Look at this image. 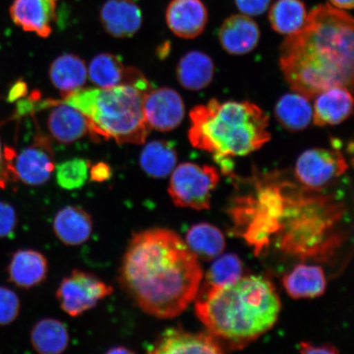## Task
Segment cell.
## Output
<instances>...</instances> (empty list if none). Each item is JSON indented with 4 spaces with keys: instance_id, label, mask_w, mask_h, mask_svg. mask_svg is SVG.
Here are the masks:
<instances>
[{
    "instance_id": "cell-1",
    "label": "cell",
    "mask_w": 354,
    "mask_h": 354,
    "mask_svg": "<svg viewBox=\"0 0 354 354\" xmlns=\"http://www.w3.org/2000/svg\"><path fill=\"white\" fill-rule=\"evenodd\" d=\"M202 279L197 257L179 234L166 228L135 234L119 270L122 289L143 312L160 319L184 312Z\"/></svg>"
},
{
    "instance_id": "cell-2",
    "label": "cell",
    "mask_w": 354,
    "mask_h": 354,
    "mask_svg": "<svg viewBox=\"0 0 354 354\" xmlns=\"http://www.w3.org/2000/svg\"><path fill=\"white\" fill-rule=\"evenodd\" d=\"M353 19L329 3L308 12L298 32L282 43L280 66L288 85L308 99L353 84Z\"/></svg>"
},
{
    "instance_id": "cell-3",
    "label": "cell",
    "mask_w": 354,
    "mask_h": 354,
    "mask_svg": "<svg viewBox=\"0 0 354 354\" xmlns=\"http://www.w3.org/2000/svg\"><path fill=\"white\" fill-rule=\"evenodd\" d=\"M196 313L207 331L233 348L243 347L275 325L280 299L263 277H241L218 289L198 291Z\"/></svg>"
},
{
    "instance_id": "cell-4",
    "label": "cell",
    "mask_w": 354,
    "mask_h": 354,
    "mask_svg": "<svg viewBox=\"0 0 354 354\" xmlns=\"http://www.w3.org/2000/svg\"><path fill=\"white\" fill-rule=\"evenodd\" d=\"M189 118L190 144L214 154L225 174L232 171V158L254 153L272 138L268 114L251 102L212 99L196 106Z\"/></svg>"
},
{
    "instance_id": "cell-5",
    "label": "cell",
    "mask_w": 354,
    "mask_h": 354,
    "mask_svg": "<svg viewBox=\"0 0 354 354\" xmlns=\"http://www.w3.org/2000/svg\"><path fill=\"white\" fill-rule=\"evenodd\" d=\"M152 86L121 85L112 88H81L64 97L90 122V131L119 145L143 144L151 128L145 118L143 103Z\"/></svg>"
},
{
    "instance_id": "cell-6",
    "label": "cell",
    "mask_w": 354,
    "mask_h": 354,
    "mask_svg": "<svg viewBox=\"0 0 354 354\" xmlns=\"http://www.w3.org/2000/svg\"><path fill=\"white\" fill-rule=\"evenodd\" d=\"M219 180V172L216 167L184 162L171 172L168 193L176 206L209 209L212 192Z\"/></svg>"
},
{
    "instance_id": "cell-7",
    "label": "cell",
    "mask_w": 354,
    "mask_h": 354,
    "mask_svg": "<svg viewBox=\"0 0 354 354\" xmlns=\"http://www.w3.org/2000/svg\"><path fill=\"white\" fill-rule=\"evenodd\" d=\"M113 288L91 272L73 270L62 280L56 297L63 311L76 317L94 308L100 300L113 294Z\"/></svg>"
},
{
    "instance_id": "cell-8",
    "label": "cell",
    "mask_w": 354,
    "mask_h": 354,
    "mask_svg": "<svg viewBox=\"0 0 354 354\" xmlns=\"http://www.w3.org/2000/svg\"><path fill=\"white\" fill-rule=\"evenodd\" d=\"M348 162L338 149H310L301 153L296 162V178L304 187L320 190L343 176Z\"/></svg>"
},
{
    "instance_id": "cell-9",
    "label": "cell",
    "mask_w": 354,
    "mask_h": 354,
    "mask_svg": "<svg viewBox=\"0 0 354 354\" xmlns=\"http://www.w3.org/2000/svg\"><path fill=\"white\" fill-rule=\"evenodd\" d=\"M10 167L13 180L19 179L30 187L47 183L55 170L51 149L41 137L34 145L12 156Z\"/></svg>"
},
{
    "instance_id": "cell-10",
    "label": "cell",
    "mask_w": 354,
    "mask_h": 354,
    "mask_svg": "<svg viewBox=\"0 0 354 354\" xmlns=\"http://www.w3.org/2000/svg\"><path fill=\"white\" fill-rule=\"evenodd\" d=\"M144 114L150 128L161 132L176 129L185 118V104L174 88H151L146 93L143 103Z\"/></svg>"
},
{
    "instance_id": "cell-11",
    "label": "cell",
    "mask_w": 354,
    "mask_h": 354,
    "mask_svg": "<svg viewBox=\"0 0 354 354\" xmlns=\"http://www.w3.org/2000/svg\"><path fill=\"white\" fill-rule=\"evenodd\" d=\"M88 77L98 88L121 85L151 86L138 69L126 66L117 55L103 53L96 55L88 65Z\"/></svg>"
},
{
    "instance_id": "cell-12",
    "label": "cell",
    "mask_w": 354,
    "mask_h": 354,
    "mask_svg": "<svg viewBox=\"0 0 354 354\" xmlns=\"http://www.w3.org/2000/svg\"><path fill=\"white\" fill-rule=\"evenodd\" d=\"M223 345L209 332L193 333L171 328L163 332L149 349L152 354L223 353Z\"/></svg>"
},
{
    "instance_id": "cell-13",
    "label": "cell",
    "mask_w": 354,
    "mask_h": 354,
    "mask_svg": "<svg viewBox=\"0 0 354 354\" xmlns=\"http://www.w3.org/2000/svg\"><path fill=\"white\" fill-rule=\"evenodd\" d=\"M59 0H13L10 12L13 22L25 32L46 38L52 32Z\"/></svg>"
},
{
    "instance_id": "cell-14",
    "label": "cell",
    "mask_w": 354,
    "mask_h": 354,
    "mask_svg": "<svg viewBox=\"0 0 354 354\" xmlns=\"http://www.w3.org/2000/svg\"><path fill=\"white\" fill-rule=\"evenodd\" d=\"M209 12L202 0H171L166 10V21L180 38L194 39L205 30Z\"/></svg>"
},
{
    "instance_id": "cell-15",
    "label": "cell",
    "mask_w": 354,
    "mask_h": 354,
    "mask_svg": "<svg viewBox=\"0 0 354 354\" xmlns=\"http://www.w3.org/2000/svg\"><path fill=\"white\" fill-rule=\"evenodd\" d=\"M100 21L106 32L115 38H129L139 32L143 16L133 0H108L101 8Z\"/></svg>"
},
{
    "instance_id": "cell-16",
    "label": "cell",
    "mask_w": 354,
    "mask_h": 354,
    "mask_svg": "<svg viewBox=\"0 0 354 354\" xmlns=\"http://www.w3.org/2000/svg\"><path fill=\"white\" fill-rule=\"evenodd\" d=\"M218 37L225 52L233 55H243L258 46L260 30L251 17L241 13L230 16L223 21Z\"/></svg>"
},
{
    "instance_id": "cell-17",
    "label": "cell",
    "mask_w": 354,
    "mask_h": 354,
    "mask_svg": "<svg viewBox=\"0 0 354 354\" xmlns=\"http://www.w3.org/2000/svg\"><path fill=\"white\" fill-rule=\"evenodd\" d=\"M316 97L313 112V120L316 126L339 125L351 116L353 100L348 87H331Z\"/></svg>"
},
{
    "instance_id": "cell-18",
    "label": "cell",
    "mask_w": 354,
    "mask_h": 354,
    "mask_svg": "<svg viewBox=\"0 0 354 354\" xmlns=\"http://www.w3.org/2000/svg\"><path fill=\"white\" fill-rule=\"evenodd\" d=\"M48 260L41 252L19 250L13 254L8 266L10 281L21 289H30L46 280Z\"/></svg>"
},
{
    "instance_id": "cell-19",
    "label": "cell",
    "mask_w": 354,
    "mask_h": 354,
    "mask_svg": "<svg viewBox=\"0 0 354 354\" xmlns=\"http://www.w3.org/2000/svg\"><path fill=\"white\" fill-rule=\"evenodd\" d=\"M53 229L59 240L68 246H78L90 239L93 232L91 216L81 207L69 205L57 212Z\"/></svg>"
},
{
    "instance_id": "cell-20",
    "label": "cell",
    "mask_w": 354,
    "mask_h": 354,
    "mask_svg": "<svg viewBox=\"0 0 354 354\" xmlns=\"http://www.w3.org/2000/svg\"><path fill=\"white\" fill-rule=\"evenodd\" d=\"M48 131L62 144H71L90 131V122L79 110L64 103H57L48 118Z\"/></svg>"
},
{
    "instance_id": "cell-21",
    "label": "cell",
    "mask_w": 354,
    "mask_h": 354,
    "mask_svg": "<svg viewBox=\"0 0 354 354\" xmlns=\"http://www.w3.org/2000/svg\"><path fill=\"white\" fill-rule=\"evenodd\" d=\"M214 72V64L209 55L201 51H190L179 61L176 77L187 90L198 91L210 85Z\"/></svg>"
},
{
    "instance_id": "cell-22",
    "label": "cell",
    "mask_w": 354,
    "mask_h": 354,
    "mask_svg": "<svg viewBox=\"0 0 354 354\" xmlns=\"http://www.w3.org/2000/svg\"><path fill=\"white\" fill-rule=\"evenodd\" d=\"M283 285L292 298L309 299L324 294L326 281L320 267L300 264L283 278Z\"/></svg>"
},
{
    "instance_id": "cell-23",
    "label": "cell",
    "mask_w": 354,
    "mask_h": 354,
    "mask_svg": "<svg viewBox=\"0 0 354 354\" xmlns=\"http://www.w3.org/2000/svg\"><path fill=\"white\" fill-rule=\"evenodd\" d=\"M50 81L64 96L85 85L88 70L85 62L73 54L57 57L48 71Z\"/></svg>"
},
{
    "instance_id": "cell-24",
    "label": "cell",
    "mask_w": 354,
    "mask_h": 354,
    "mask_svg": "<svg viewBox=\"0 0 354 354\" xmlns=\"http://www.w3.org/2000/svg\"><path fill=\"white\" fill-rule=\"evenodd\" d=\"M309 100L295 91L281 97L275 107L277 122L291 132L306 129L313 120V108Z\"/></svg>"
},
{
    "instance_id": "cell-25",
    "label": "cell",
    "mask_w": 354,
    "mask_h": 354,
    "mask_svg": "<svg viewBox=\"0 0 354 354\" xmlns=\"http://www.w3.org/2000/svg\"><path fill=\"white\" fill-rule=\"evenodd\" d=\"M30 344L41 354H59L68 347L69 333L64 323L55 318H44L30 331Z\"/></svg>"
},
{
    "instance_id": "cell-26",
    "label": "cell",
    "mask_w": 354,
    "mask_h": 354,
    "mask_svg": "<svg viewBox=\"0 0 354 354\" xmlns=\"http://www.w3.org/2000/svg\"><path fill=\"white\" fill-rule=\"evenodd\" d=\"M177 153L169 141L153 140L145 146L140 155V165L149 176L162 179L175 169Z\"/></svg>"
},
{
    "instance_id": "cell-27",
    "label": "cell",
    "mask_w": 354,
    "mask_h": 354,
    "mask_svg": "<svg viewBox=\"0 0 354 354\" xmlns=\"http://www.w3.org/2000/svg\"><path fill=\"white\" fill-rule=\"evenodd\" d=\"M269 8L268 19L272 29L286 37L298 32L308 15L303 0H277Z\"/></svg>"
},
{
    "instance_id": "cell-28",
    "label": "cell",
    "mask_w": 354,
    "mask_h": 354,
    "mask_svg": "<svg viewBox=\"0 0 354 354\" xmlns=\"http://www.w3.org/2000/svg\"><path fill=\"white\" fill-rule=\"evenodd\" d=\"M185 243L197 259L212 260L218 257L225 249L223 234L214 225L199 223L190 227Z\"/></svg>"
},
{
    "instance_id": "cell-29",
    "label": "cell",
    "mask_w": 354,
    "mask_h": 354,
    "mask_svg": "<svg viewBox=\"0 0 354 354\" xmlns=\"http://www.w3.org/2000/svg\"><path fill=\"white\" fill-rule=\"evenodd\" d=\"M243 264L239 257L229 254L221 256L206 274L201 290L218 289L232 284L242 277Z\"/></svg>"
},
{
    "instance_id": "cell-30",
    "label": "cell",
    "mask_w": 354,
    "mask_h": 354,
    "mask_svg": "<svg viewBox=\"0 0 354 354\" xmlns=\"http://www.w3.org/2000/svg\"><path fill=\"white\" fill-rule=\"evenodd\" d=\"M90 165L85 159L74 158L55 167L56 180L61 188L75 190L82 188L88 177Z\"/></svg>"
},
{
    "instance_id": "cell-31",
    "label": "cell",
    "mask_w": 354,
    "mask_h": 354,
    "mask_svg": "<svg viewBox=\"0 0 354 354\" xmlns=\"http://www.w3.org/2000/svg\"><path fill=\"white\" fill-rule=\"evenodd\" d=\"M21 302L15 291L0 286V326H7L19 316Z\"/></svg>"
},
{
    "instance_id": "cell-32",
    "label": "cell",
    "mask_w": 354,
    "mask_h": 354,
    "mask_svg": "<svg viewBox=\"0 0 354 354\" xmlns=\"http://www.w3.org/2000/svg\"><path fill=\"white\" fill-rule=\"evenodd\" d=\"M17 224V212L10 203L0 201V239L10 236Z\"/></svg>"
},
{
    "instance_id": "cell-33",
    "label": "cell",
    "mask_w": 354,
    "mask_h": 354,
    "mask_svg": "<svg viewBox=\"0 0 354 354\" xmlns=\"http://www.w3.org/2000/svg\"><path fill=\"white\" fill-rule=\"evenodd\" d=\"M272 0H234L242 15L256 17L263 15L271 6Z\"/></svg>"
},
{
    "instance_id": "cell-34",
    "label": "cell",
    "mask_w": 354,
    "mask_h": 354,
    "mask_svg": "<svg viewBox=\"0 0 354 354\" xmlns=\"http://www.w3.org/2000/svg\"><path fill=\"white\" fill-rule=\"evenodd\" d=\"M88 175L94 183H102L112 177V169L107 163L98 162L91 167V170L88 171Z\"/></svg>"
},
{
    "instance_id": "cell-35",
    "label": "cell",
    "mask_w": 354,
    "mask_h": 354,
    "mask_svg": "<svg viewBox=\"0 0 354 354\" xmlns=\"http://www.w3.org/2000/svg\"><path fill=\"white\" fill-rule=\"evenodd\" d=\"M12 177L10 165L7 161L6 152L3 150L1 140H0V189H6Z\"/></svg>"
},
{
    "instance_id": "cell-36",
    "label": "cell",
    "mask_w": 354,
    "mask_h": 354,
    "mask_svg": "<svg viewBox=\"0 0 354 354\" xmlns=\"http://www.w3.org/2000/svg\"><path fill=\"white\" fill-rule=\"evenodd\" d=\"M300 352L303 353H337L338 351L330 344L313 345L303 342L300 344Z\"/></svg>"
},
{
    "instance_id": "cell-37",
    "label": "cell",
    "mask_w": 354,
    "mask_h": 354,
    "mask_svg": "<svg viewBox=\"0 0 354 354\" xmlns=\"http://www.w3.org/2000/svg\"><path fill=\"white\" fill-rule=\"evenodd\" d=\"M329 4L339 10H351L354 6V0H328Z\"/></svg>"
},
{
    "instance_id": "cell-38",
    "label": "cell",
    "mask_w": 354,
    "mask_h": 354,
    "mask_svg": "<svg viewBox=\"0 0 354 354\" xmlns=\"http://www.w3.org/2000/svg\"><path fill=\"white\" fill-rule=\"evenodd\" d=\"M25 90V84H21V82L16 84L10 92V99L15 100L16 97L21 96Z\"/></svg>"
},
{
    "instance_id": "cell-39",
    "label": "cell",
    "mask_w": 354,
    "mask_h": 354,
    "mask_svg": "<svg viewBox=\"0 0 354 354\" xmlns=\"http://www.w3.org/2000/svg\"><path fill=\"white\" fill-rule=\"evenodd\" d=\"M107 353H134L131 349L124 346L113 347L109 349Z\"/></svg>"
}]
</instances>
